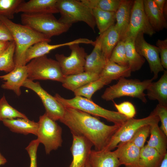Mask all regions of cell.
I'll list each match as a JSON object with an SVG mask.
<instances>
[{"mask_svg":"<svg viewBox=\"0 0 167 167\" xmlns=\"http://www.w3.org/2000/svg\"><path fill=\"white\" fill-rule=\"evenodd\" d=\"M72 135L73 141L70 150L73 159L69 167H86L93 145L84 137Z\"/></svg>","mask_w":167,"mask_h":167,"instance_id":"14","label":"cell"},{"mask_svg":"<svg viewBox=\"0 0 167 167\" xmlns=\"http://www.w3.org/2000/svg\"><path fill=\"white\" fill-rule=\"evenodd\" d=\"M101 35V50L106 59L108 60L113 49L120 40V36L114 25Z\"/></svg>","mask_w":167,"mask_h":167,"instance_id":"28","label":"cell"},{"mask_svg":"<svg viewBox=\"0 0 167 167\" xmlns=\"http://www.w3.org/2000/svg\"><path fill=\"white\" fill-rule=\"evenodd\" d=\"M27 65L28 79L34 80H51L62 82L64 76L57 60L46 55L32 60Z\"/></svg>","mask_w":167,"mask_h":167,"instance_id":"7","label":"cell"},{"mask_svg":"<svg viewBox=\"0 0 167 167\" xmlns=\"http://www.w3.org/2000/svg\"><path fill=\"white\" fill-rule=\"evenodd\" d=\"M6 162V159L0 152V165L5 164Z\"/></svg>","mask_w":167,"mask_h":167,"instance_id":"47","label":"cell"},{"mask_svg":"<svg viewBox=\"0 0 167 167\" xmlns=\"http://www.w3.org/2000/svg\"><path fill=\"white\" fill-rule=\"evenodd\" d=\"M134 41L131 39H127L124 41L128 66L132 72L139 70L145 61L144 58L136 51Z\"/></svg>","mask_w":167,"mask_h":167,"instance_id":"30","label":"cell"},{"mask_svg":"<svg viewBox=\"0 0 167 167\" xmlns=\"http://www.w3.org/2000/svg\"><path fill=\"white\" fill-rule=\"evenodd\" d=\"M156 46L158 48L161 65L163 68L167 69V39L164 40L158 39Z\"/></svg>","mask_w":167,"mask_h":167,"instance_id":"42","label":"cell"},{"mask_svg":"<svg viewBox=\"0 0 167 167\" xmlns=\"http://www.w3.org/2000/svg\"><path fill=\"white\" fill-rule=\"evenodd\" d=\"M153 1L157 8L162 13L164 6L165 3L167 2V0H153Z\"/></svg>","mask_w":167,"mask_h":167,"instance_id":"44","label":"cell"},{"mask_svg":"<svg viewBox=\"0 0 167 167\" xmlns=\"http://www.w3.org/2000/svg\"><path fill=\"white\" fill-rule=\"evenodd\" d=\"M152 112L159 118L161 123L160 127L167 136V108L158 104Z\"/></svg>","mask_w":167,"mask_h":167,"instance_id":"40","label":"cell"},{"mask_svg":"<svg viewBox=\"0 0 167 167\" xmlns=\"http://www.w3.org/2000/svg\"><path fill=\"white\" fill-rule=\"evenodd\" d=\"M11 41H0V55L9 47Z\"/></svg>","mask_w":167,"mask_h":167,"instance_id":"45","label":"cell"},{"mask_svg":"<svg viewBox=\"0 0 167 167\" xmlns=\"http://www.w3.org/2000/svg\"><path fill=\"white\" fill-rule=\"evenodd\" d=\"M23 0H0V16L10 20L14 18L16 10Z\"/></svg>","mask_w":167,"mask_h":167,"instance_id":"36","label":"cell"},{"mask_svg":"<svg viewBox=\"0 0 167 167\" xmlns=\"http://www.w3.org/2000/svg\"><path fill=\"white\" fill-rule=\"evenodd\" d=\"M57 7L61 15L59 19L66 24H72L78 22L86 24L94 31L96 26L92 9L76 0H58Z\"/></svg>","mask_w":167,"mask_h":167,"instance_id":"6","label":"cell"},{"mask_svg":"<svg viewBox=\"0 0 167 167\" xmlns=\"http://www.w3.org/2000/svg\"><path fill=\"white\" fill-rule=\"evenodd\" d=\"M101 35L97 38L92 52L86 58L84 71L99 75L107 61L101 49ZM109 60V59H108Z\"/></svg>","mask_w":167,"mask_h":167,"instance_id":"19","label":"cell"},{"mask_svg":"<svg viewBox=\"0 0 167 167\" xmlns=\"http://www.w3.org/2000/svg\"><path fill=\"white\" fill-rule=\"evenodd\" d=\"M159 121L158 117L152 112L148 116L143 118L128 119L114 133L108 145L104 150H113L116 148L119 143L130 140L141 127L145 125L159 123Z\"/></svg>","mask_w":167,"mask_h":167,"instance_id":"9","label":"cell"},{"mask_svg":"<svg viewBox=\"0 0 167 167\" xmlns=\"http://www.w3.org/2000/svg\"><path fill=\"white\" fill-rule=\"evenodd\" d=\"M144 12L154 30L159 32L167 28L166 19L157 8L153 0H143Z\"/></svg>","mask_w":167,"mask_h":167,"instance_id":"23","label":"cell"},{"mask_svg":"<svg viewBox=\"0 0 167 167\" xmlns=\"http://www.w3.org/2000/svg\"><path fill=\"white\" fill-rule=\"evenodd\" d=\"M90 167H119L121 164L113 151L92 150L89 158Z\"/></svg>","mask_w":167,"mask_h":167,"instance_id":"20","label":"cell"},{"mask_svg":"<svg viewBox=\"0 0 167 167\" xmlns=\"http://www.w3.org/2000/svg\"><path fill=\"white\" fill-rule=\"evenodd\" d=\"M96 24L101 34L112 25L116 21V12L105 11L98 9H92Z\"/></svg>","mask_w":167,"mask_h":167,"instance_id":"31","label":"cell"},{"mask_svg":"<svg viewBox=\"0 0 167 167\" xmlns=\"http://www.w3.org/2000/svg\"><path fill=\"white\" fill-rule=\"evenodd\" d=\"M38 122L37 139L44 145L46 153L49 154L62 146V129L45 113L40 116Z\"/></svg>","mask_w":167,"mask_h":167,"instance_id":"8","label":"cell"},{"mask_svg":"<svg viewBox=\"0 0 167 167\" xmlns=\"http://www.w3.org/2000/svg\"><path fill=\"white\" fill-rule=\"evenodd\" d=\"M153 80L152 78L141 81L137 79L121 78L118 79L116 84L107 88L101 97L106 101H109L127 96L138 98L146 103L147 100L144 92Z\"/></svg>","mask_w":167,"mask_h":167,"instance_id":"4","label":"cell"},{"mask_svg":"<svg viewBox=\"0 0 167 167\" xmlns=\"http://www.w3.org/2000/svg\"><path fill=\"white\" fill-rule=\"evenodd\" d=\"M111 82L109 80L99 78L76 89L73 92L75 96L84 97L91 100L93 95L96 92Z\"/></svg>","mask_w":167,"mask_h":167,"instance_id":"32","label":"cell"},{"mask_svg":"<svg viewBox=\"0 0 167 167\" xmlns=\"http://www.w3.org/2000/svg\"><path fill=\"white\" fill-rule=\"evenodd\" d=\"M114 105L118 112L128 119L134 118L136 114L134 106L129 101H124L119 104L114 103Z\"/></svg>","mask_w":167,"mask_h":167,"instance_id":"39","label":"cell"},{"mask_svg":"<svg viewBox=\"0 0 167 167\" xmlns=\"http://www.w3.org/2000/svg\"><path fill=\"white\" fill-rule=\"evenodd\" d=\"M114 152L124 167H138L141 149L129 141L121 142Z\"/></svg>","mask_w":167,"mask_h":167,"instance_id":"18","label":"cell"},{"mask_svg":"<svg viewBox=\"0 0 167 167\" xmlns=\"http://www.w3.org/2000/svg\"><path fill=\"white\" fill-rule=\"evenodd\" d=\"M23 86L32 90L38 95L45 107V113L50 118L56 121H59L62 118L65 112V108L54 96L45 90L39 82H35L27 79Z\"/></svg>","mask_w":167,"mask_h":167,"instance_id":"12","label":"cell"},{"mask_svg":"<svg viewBox=\"0 0 167 167\" xmlns=\"http://www.w3.org/2000/svg\"><path fill=\"white\" fill-rule=\"evenodd\" d=\"M59 121L69 129L72 135L84 137L94 146L95 149H104L120 126L108 125L95 116L72 108H65Z\"/></svg>","mask_w":167,"mask_h":167,"instance_id":"1","label":"cell"},{"mask_svg":"<svg viewBox=\"0 0 167 167\" xmlns=\"http://www.w3.org/2000/svg\"><path fill=\"white\" fill-rule=\"evenodd\" d=\"M0 20L8 28L15 42L14 59L15 66L26 65L25 53L31 46L39 42L51 41V38L26 26L16 24L2 16H0Z\"/></svg>","mask_w":167,"mask_h":167,"instance_id":"2","label":"cell"},{"mask_svg":"<svg viewBox=\"0 0 167 167\" xmlns=\"http://www.w3.org/2000/svg\"><path fill=\"white\" fill-rule=\"evenodd\" d=\"M12 35L6 26L0 20V41H13Z\"/></svg>","mask_w":167,"mask_h":167,"instance_id":"43","label":"cell"},{"mask_svg":"<svg viewBox=\"0 0 167 167\" xmlns=\"http://www.w3.org/2000/svg\"><path fill=\"white\" fill-rule=\"evenodd\" d=\"M140 32L152 36L156 32L152 27L145 15L143 0H135L131 9L129 26L123 41L127 39L135 40Z\"/></svg>","mask_w":167,"mask_h":167,"instance_id":"10","label":"cell"},{"mask_svg":"<svg viewBox=\"0 0 167 167\" xmlns=\"http://www.w3.org/2000/svg\"><path fill=\"white\" fill-rule=\"evenodd\" d=\"M54 97L65 108L76 109L93 116L102 117L114 125L120 126L128 119L118 112L105 109L92 100L82 96H75L72 98L66 99L56 93Z\"/></svg>","mask_w":167,"mask_h":167,"instance_id":"3","label":"cell"},{"mask_svg":"<svg viewBox=\"0 0 167 167\" xmlns=\"http://www.w3.org/2000/svg\"><path fill=\"white\" fill-rule=\"evenodd\" d=\"M162 13L163 15L165 18L167 19V2L165 3V6H164Z\"/></svg>","mask_w":167,"mask_h":167,"instance_id":"48","label":"cell"},{"mask_svg":"<svg viewBox=\"0 0 167 167\" xmlns=\"http://www.w3.org/2000/svg\"><path fill=\"white\" fill-rule=\"evenodd\" d=\"M86 167H90L88 162V163H87V165Z\"/></svg>","mask_w":167,"mask_h":167,"instance_id":"49","label":"cell"},{"mask_svg":"<svg viewBox=\"0 0 167 167\" xmlns=\"http://www.w3.org/2000/svg\"><path fill=\"white\" fill-rule=\"evenodd\" d=\"M79 44H75L69 46L71 53L68 56L58 54L55 55L64 76L84 71L86 58L88 54L84 48Z\"/></svg>","mask_w":167,"mask_h":167,"instance_id":"11","label":"cell"},{"mask_svg":"<svg viewBox=\"0 0 167 167\" xmlns=\"http://www.w3.org/2000/svg\"><path fill=\"white\" fill-rule=\"evenodd\" d=\"M17 118H28L10 105L3 95L0 99V121Z\"/></svg>","mask_w":167,"mask_h":167,"instance_id":"35","label":"cell"},{"mask_svg":"<svg viewBox=\"0 0 167 167\" xmlns=\"http://www.w3.org/2000/svg\"><path fill=\"white\" fill-rule=\"evenodd\" d=\"M159 123L150 125V136L146 145L156 150L162 156L167 153V136L158 126Z\"/></svg>","mask_w":167,"mask_h":167,"instance_id":"27","label":"cell"},{"mask_svg":"<svg viewBox=\"0 0 167 167\" xmlns=\"http://www.w3.org/2000/svg\"><path fill=\"white\" fill-rule=\"evenodd\" d=\"M159 167H167V153L165 155Z\"/></svg>","mask_w":167,"mask_h":167,"instance_id":"46","label":"cell"},{"mask_svg":"<svg viewBox=\"0 0 167 167\" xmlns=\"http://www.w3.org/2000/svg\"><path fill=\"white\" fill-rule=\"evenodd\" d=\"M58 0H30L24 2L18 7L16 13L53 14L58 13Z\"/></svg>","mask_w":167,"mask_h":167,"instance_id":"16","label":"cell"},{"mask_svg":"<svg viewBox=\"0 0 167 167\" xmlns=\"http://www.w3.org/2000/svg\"><path fill=\"white\" fill-rule=\"evenodd\" d=\"M164 156L155 149L145 145L140 150L138 167H159Z\"/></svg>","mask_w":167,"mask_h":167,"instance_id":"29","label":"cell"},{"mask_svg":"<svg viewBox=\"0 0 167 167\" xmlns=\"http://www.w3.org/2000/svg\"><path fill=\"white\" fill-rule=\"evenodd\" d=\"M92 40L86 38H79L64 43L50 45L45 41L38 42L30 47L27 50L25 55V62L26 64L32 60L46 55L51 51L58 48L69 46L75 44H85L92 45Z\"/></svg>","mask_w":167,"mask_h":167,"instance_id":"15","label":"cell"},{"mask_svg":"<svg viewBox=\"0 0 167 167\" xmlns=\"http://www.w3.org/2000/svg\"><path fill=\"white\" fill-rule=\"evenodd\" d=\"M147 96L150 100H157L160 105L167 108V71L157 81L152 82L147 89Z\"/></svg>","mask_w":167,"mask_h":167,"instance_id":"21","label":"cell"},{"mask_svg":"<svg viewBox=\"0 0 167 167\" xmlns=\"http://www.w3.org/2000/svg\"><path fill=\"white\" fill-rule=\"evenodd\" d=\"M150 132V125H147L140 127L129 141L141 149L144 146Z\"/></svg>","mask_w":167,"mask_h":167,"instance_id":"38","label":"cell"},{"mask_svg":"<svg viewBox=\"0 0 167 167\" xmlns=\"http://www.w3.org/2000/svg\"><path fill=\"white\" fill-rule=\"evenodd\" d=\"M131 72L129 66L119 65L109 59L99 76V78L111 82L113 80L130 77Z\"/></svg>","mask_w":167,"mask_h":167,"instance_id":"26","label":"cell"},{"mask_svg":"<svg viewBox=\"0 0 167 167\" xmlns=\"http://www.w3.org/2000/svg\"><path fill=\"white\" fill-rule=\"evenodd\" d=\"M144 34L140 32L137 35L134 41L135 46L137 52L147 60L153 74L152 78L155 80L157 78L159 72L164 69L161 63L158 48L147 42Z\"/></svg>","mask_w":167,"mask_h":167,"instance_id":"13","label":"cell"},{"mask_svg":"<svg viewBox=\"0 0 167 167\" xmlns=\"http://www.w3.org/2000/svg\"><path fill=\"white\" fill-rule=\"evenodd\" d=\"M2 122L4 126L13 132L24 135L31 134L37 135L38 122L31 121L28 118L6 119Z\"/></svg>","mask_w":167,"mask_h":167,"instance_id":"24","label":"cell"},{"mask_svg":"<svg viewBox=\"0 0 167 167\" xmlns=\"http://www.w3.org/2000/svg\"><path fill=\"white\" fill-rule=\"evenodd\" d=\"M109 60L119 65L129 66L124 41H119L113 49Z\"/></svg>","mask_w":167,"mask_h":167,"instance_id":"37","label":"cell"},{"mask_svg":"<svg viewBox=\"0 0 167 167\" xmlns=\"http://www.w3.org/2000/svg\"><path fill=\"white\" fill-rule=\"evenodd\" d=\"M40 144L37 139L32 140L25 148L30 157V167H37V152Z\"/></svg>","mask_w":167,"mask_h":167,"instance_id":"41","label":"cell"},{"mask_svg":"<svg viewBox=\"0 0 167 167\" xmlns=\"http://www.w3.org/2000/svg\"><path fill=\"white\" fill-rule=\"evenodd\" d=\"M99 78L98 75L84 71L65 76L62 83L63 87L73 92L78 88Z\"/></svg>","mask_w":167,"mask_h":167,"instance_id":"25","label":"cell"},{"mask_svg":"<svg viewBox=\"0 0 167 167\" xmlns=\"http://www.w3.org/2000/svg\"><path fill=\"white\" fill-rule=\"evenodd\" d=\"M15 47L14 41H11L8 48L0 55V71L9 73L15 68L14 58Z\"/></svg>","mask_w":167,"mask_h":167,"instance_id":"34","label":"cell"},{"mask_svg":"<svg viewBox=\"0 0 167 167\" xmlns=\"http://www.w3.org/2000/svg\"><path fill=\"white\" fill-rule=\"evenodd\" d=\"M133 1L121 0L116 12V23L114 25L120 36V40H123L129 26Z\"/></svg>","mask_w":167,"mask_h":167,"instance_id":"22","label":"cell"},{"mask_svg":"<svg viewBox=\"0 0 167 167\" xmlns=\"http://www.w3.org/2000/svg\"><path fill=\"white\" fill-rule=\"evenodd\" d=\"M85 5L93 9L116 12L121 3V0H81Z\"/></svg>","mask_w":167,"mask_h":167,"instance_id":"33","label":"cell"},{"mask_svg":"<svg viewBox=\"0 0 167 167\" xmlns=\"http://www.w3.org/2000/svg\"><path fill=\"white\" fill-rule=\"evenodd\" d=\"M28 73L26 65L15 66L11 71L0 76V79L5 81L2 88L13 91L18 96L21 94L20 88L28 79Z\"/></svg>","mask_w":167,"mask_h":167,"instance_id":"17","label":"cell"},{"mask_svg":"<svg viewBox=\"0 0 167 167\" xmlns=\"http://www.w3.org/2000/svg\"><path fill=\"white\" fill-rule=\"evenodd\" d=\"M20 17L23 25L50 38L66 32L72 25L61 22L53 14L22 13Z\"/></svg>","mask_w":167,"mask_h":167,"instance_id":"5","label":"cell"}]
</instances>
